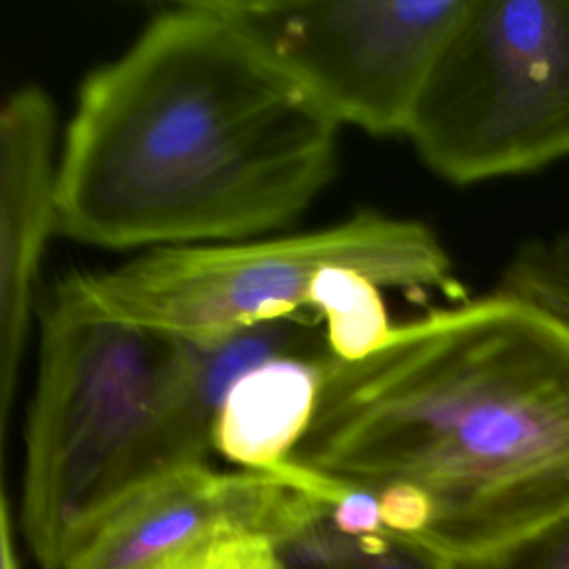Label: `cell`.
<instances>
[{"instance_id": "cell-7", "label": "cell", "mask_w": 569, "mask_h": 569, "mask_svg": "<svg viewBox=\"0 0 569 569\" xmlns=\"http://www.w3.org/2000/svg\"><path fill=\"white\" fill-rule=\"evenodd\" d=\"M318 476L300 465L169 473L104 513L64 569H167L231 542L271 547L311 509Z\"/></svg>"}, {"instance_id": "cell-15", "label": "cell", "mask_w": 569, "mask_h": 569, "mask_svg": "<svg viewBox=\"0 0 569 569\" xmlns=\"http://www.w3.org/2000/svg\"><path fill=\"white\" fill-rule=\"evenodd\" d=\"M16 525H13V513L7 496L2 498L0 507V567L2 569H20L18 565V549H16Z\"/></svg>"}, {"instance_id": "cell-11", "label": "cell", "mask_w": 569, "mask_h": 569, "mask_svg": "<svg viewBox=\"0 0 569 569\" xmlns=\"http://www.w3.org/2000/svg\"><path fill=\"white\" fill-rule=\"evenodd\" d=\"M498 291L569 325V231L527 240L507 262Z\"/></svg>"}, {"instance_id": "cell-12", "label": "cell", "mask_w": 569, "mask_h": 569, "mask_svg": "<svg viewBox=\"0 0 569 569\" xmlns=\"http://www.w3.org/2000/svg\"><path fill=\"white\" fill-rule=\"evenodd\" d=\"M456 569H569V520L498 551L453 562Z\"/></svg>"}, {"instance_id": "cell-1", "label": "cell", "mask_w": 569, "mask_h": 569, "mask_svg": "<svg viewBox=\"0 0 569 569\" xmlns=\"http://www.w3.org/2000/svg\"><path fill=\"white\" fill-rule=\"evenodd\" d=\"M289 462L373 491L393 540L465 562L569 520V325L502 291L331 358Z\"/></svg>"}, {"instance_id": "cell-5", "label": "cell", "mask_w": 569, "mask_h": 569, "mask_svg": "<svg viewBox=\"0 0 569 569\" xmlns=\"http://www.w3.org/2000/svg\"><path fill=\"white\" fill-rule=\"evenodd\" d=\"M405 136L453 184L569 158V0H467Z\"/></svg>"}, {"instance_id": "cell-2", "label": "cell", "mask_w": 569, "mask_h": 569, "mask_svg": "<svg viewBox=\"0 0 569 569\" xmlns=\"http://www.w3.org/2000/svg\"><path fill=\"white\" fill-rule=\"evenodd\" d=\"M340 124L204 0L156 13L80 84L58 233L104 249L242 242L331 182Z\"/></svg>"}, {"instance_id": "cell-6", "label": "cell", "mask_w": 569, "mask_h": 569, "mask_svg": "<svg viewBox=\"0 0 569 569\" xmlns=\"http://www.w3.org/2000/svg\"><path fill=\"white\" fill-rule=\"evenodd\" d=\"M336 122L405 136L467 0H204Z\"/></svg>"}, {"instance_id": "cell-10", "label": "cell", "mask_w": 569, "mask_h": 569, "mask_svg": "<svg viewBox=\"0 0 569 569\" xmlns=\"http://www.w3.org/2000/svg\"><path fill=\"white\" fill-rule=\"evenodd\" d=\"M311 311L322 322L333 358L356 362L380 347L393 325L380 287L349 267H329L311 293Z\"/></svg>"}, {"instance_id": "cell-8", "label": "cell", "mask_w": 569, "mask_h": 569, "mask_svg": "<svg viewBox=\"0 0 569 569\" xmlns=\"http://www.w3.org/2000/svg\"><path fill=\"white\" fill-rule=\"evenodd\" d=\"M58 233L56 109L40 84H22L0 111V427L18 385L33 291Z\"/></svg>"}, {"instance_id": "cell-4", "label": "cell", "mask_w": 569, "mask_h": 569, "mask_svg": "<svg viewBox=\"0 0 569 569\" xmlns=\"http://www.w3.org/2000/svg\"><path fill=\"white\" fill-rule=\"evenodd\" d=\"M329 267L356 269L378 287L460 296L451 258L425 222L373 211L307 233L153 249L67 280L113 318L207 340L311 311Z\"/></svg>"}, {"instance_id": "cell-9", "label": "cell", "mask_w": 569, "mask_h": 569, "mask_svg": "<svg viewBox=\"0 0 569 569\" xmlns=\"http://www.w3.org/2000/svg\"><path fill=\"white\" fill-rule=\"evenodd\" d=\"M331 351L282 356L247 371L229 391L213 451L240 469H280L302 440Z\"/></svg>"}, {"instance_id": "cell-14", "label": "cell", "mask_w": 569, "mask_h": 569, "mask_svg": "<svg viewBox=\"0 0 569 569\" xmlns=\"http://www.w3.org/2000/svg\"><path fill=\"white\" fill-rule=\"evenodd\" d=\"M167 569H276L267 545L262 542H231L187 560H180Z\"/></svg>"}, {"instance_id": "cell-13", "label": "cell", "mask_w": 569, "mask_h": 569, "mask_svg": "<svg viewBox=\"0 0 569 569\" xmlns=\"http://www.w3.org/2000/svg\"><path fill=\"white\" fill-rule=\"evenodd\" d=\"M345 569H456L453 562L438 556L436 551L416 545V542H402V540H389Z\"/></svg>"}, {"instance_id": "cell-3", "label": "cell", "mask_w": 569, "mask_h": 569, "mask_svg": "<svg viewBox=\"0 0 569 569\" xmlns=\"http://www.w3.org/2000/svg\"><path fill=\"white\" fill-rule=\"evenodd\" d=\"M189 340L96 309L64 278L40 316L18 525L40 569H64L116 505L169 476L160 413Z\"/></svg>"}]
</instances>
